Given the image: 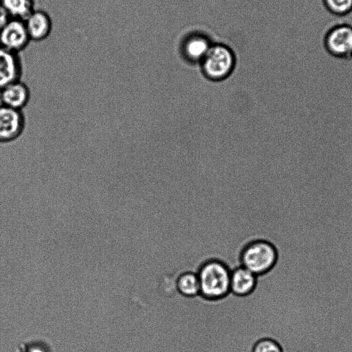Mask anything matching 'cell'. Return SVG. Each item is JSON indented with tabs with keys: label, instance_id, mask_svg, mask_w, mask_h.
Instances as JSON below:
<instances>
[{
	"label": "cell",
	"instance_id": "cell-1",
	"mask_svg": "<svg viewBox=\"0 0 352 352\" xmlns=\"http://www.w3.org/2000/svg\"><path fill=\"white\" fill-rule=\"evenodd\" d=\"M200 295L207 299H218L230 292L231 271L223 263L210 261L204 263L198 273Z\"/></svg>",
	"mask_w": 352,
	"mask_h": 352
},
{
	"label": "cell",
	"instance_id": "cell-2",
	"mask_svg": "<svg viewBox=\"0 0 352 352\" xmlns=\"http://www.w3.org/2000/svg\"><path fill=\"white\" fill-rule=\"evenodd\" d=\"M235 56L232 50L221 43L211 45L200 62L201 72L208 80L222 81L230 76L235 67Z\"/></svg>",
	"mask_w": 352,
	"mask_h": 352
},
{
	"label": "cell",
	"instance_id": "cell-3",
	"mask_svg": "<svg viewBox=\"0 0 352 352\" xmlns=\"http://www.w3.org/2000/svg\"><path fill=\"white\" fill-rule=\"evenodd\" d=\"M276 258V251L272 244L256 241L243 249L241 266L258 276L270 271L275 265Z\"/></svg>",
	"mask_w": 352,
	"mask_h": 352
},
{
	"label": "cell",
	"instance_id": "cell-4",
	"mask_svg": "<svg viewBox=\"0 0 352 352\" xmlns=\"http://www.w3.org/2000/svg\"><path fill=\"white\" fill-rule=\"evenodd\" d=\"M323 47L335 58L352 59V25L339 23L330 27L324 34Z\"/></svg>",
	"mask_w": 352,
	"mask_h": 352
},
{
	"label": "cell",
	"instance_id": "cell-5",
	"mask_svg": "<svg viewBox=\"0 0 352 352\" xmlns=\"http://www.w3.org/2000/svg\"><path fill=\"white\" fill-rule=\"evenodd\" d=\"M30 41L24 21L10 19L0 30V46L10 52L19 54Z\"/></svg>",
	"mask_w": 352,
	"mask_h": 352
},
{
	"label": "cell",
	"instance_id": "cell-6",
	"mask_svg": "<svg viewBox=\"0 0 352 352\" xmlns=\"http://www.w3.org/2000/svg\"><path fill=\"white\" fill-rule=\"evenodd\" d=\"M24 117L21 111L0 105V142L16 139L23 132Z\"/></svg>",
	"mask_w": 352,
	"mask_h": 352
},
{
	"label": "cell",
	"instance_id": "cell-7",
	"mask_svg": "<svg viewBox=\"0 0 352 352\" xmlns=\"http://www.w3.org/2000/svg\"><path fill=\"white\" fill-rule=\"evenodd\" d=\"M22 63L19 54L0 46V91L20 80Z\"/></svg>",
	"mask_w": 352,
	"mask_h": 352
},
{
	"label": "cell",
	"instance_id": "cell-8",
	"mask_svg": "<svg viewBox=\"0 0 352 352\" xmlns=\"http://www.w3.org/2000/svg\"><path fill=\"white\" fill-rule=\"evenodd\" d=\"M29 37L33 41H42L47 38L52 30L50 15L42 10H34L25 20Z\"/></svg>",
	"mask_w": 352,
	"mask_h": 352
},
{
	"label": "cell",
	"instance_id": "cell-9",
	"mask_svg": "<svg viewBox=\"0 0 352 352\" xmlns=\"http://www.w3.org/2000/svg\"><path fill=\"white\" fill-rule=\"evenodd\" d=\"M212 43L201 33H192L183 41L182 52L185 59L191 63H200Z\"/></svg>",
	"mask_w": 352,
	"mask_h": 352
},
{
	"label": "cell",
	"instance_id": "cell-10",
	"mask_svg": "<svg viewBox=\"0 0 352 352\" xmlns=\"http://www.w3.org/2000/svg\"><path fill=\"white\" fill-rule=\"evenodd\" d=\"M30 94L28 86L20 80L0 91L1 104L21 111L28 102Z\"/></svg>",
	"mask_w": 352,
	"mask_h": 352
},
{
	"label": "cell",
	"instance_id": "cell-11",
	"mask_svg": "<svg viewBox=\"0 0 352 352\" xmlns=\"http://www.w3.org/2000/svg\"><path fill=\"white\" fill-rule=\"evenodd\" d=\"M256 275L243 266L231 272L230 292L237 296L249 294L254 289Z\"/></svg>",
	"mask_w": 352,
	"mask_h": 352
},
{
	"label": "cell",
	"instance_id": "cell-12",
	"mask_svg": "<svg viewBox=\"0 0 352 352\" xmlns=\"http://www.w3.org/2000/svg\"><path fill=\"white\" fill-rule=\"evenodd\" d=\"M11 19L24 21L35 9L34 0H0Z\"/></svg>",
	"mask_w": 352,
	"mask_h": 352
},
{
	"label": "cell",
	"instance_id": "cell-13",
	"mask_svg": "<svg viewBox=\"0 0 352 352\" xmlns=\"http://www.w3.org/2000/svg\"><path fill=\"white\" fill-rule=\"evenodd\" d=\"M178 292L185 296H195L200 294V285L198 275L193 272H186L177 279Z\"/></svg>",
	"mask_w": 352,
	"mask_h": 352
},
{
	"label": "cell",
	"instance_id": "cell-14",
	"mask_svg": "<svg viewBox=\"0 0 352 352\" xmlns=\"http://www.w3.org/2000/svg\"><path fill=\"white\" fill-rule=\"evenodd\" d=\"M326 10L336 16H344L352 12V0H322Z\"/></svg>",
	"mask_w": 352,
	"mask_h": 352
},
{
	"label": "cell",
	"instance_id": "cell-15",
	"mask_svg": "<svg viewBox=\"0 0 352 352\" xmlns=\"http://www.w3.org/2000/svg\"><path fill=\"white\" fill-rule=\"evenodd\" d=\"M18 352H52V346L45 341L34 340L19 345Z\"/></svg>",
	"mask_w": 352,
	"mask_h": 352
},
{
	"label": "cell",
	"instance_id": "cell-16",
	"mask_svg": "<svg viewBox=\"0 0 352 352\" xmlns=\"http://www.w3.org/2000/svg\"><path fill=\"white\" fill-rule=\"evenodd\" d=\"M253 352H283L281 346L276 341L265 338L257 342L254 348Z\"/></svg>",
	"mask_w": 352,
	"mask_h": 352
},
{
	"label": "cell",
	"instance_id": "cell-17",
	"mask_svg": "<svg viewBox=\"0 0 352 352\" xmlns=\"http://www.w3.org/2000/svg\"><path fill=\"white\" fill-rule=\"evenodd\" d=\"M10 16L0 1V30L9 21Z\"/></svg>",
	"mask_w": 352,
	"mask_h": 352
},
{
	"label": "cell",
	"instance_id": "cell-18",
	"mask_svg": "<svg viewBox=\"0 0 352 352\" xmlns=\"http://www.w3.org/2000/svg\"><path fill=\"white\" fill-rule=\"evenodd\" d=\"M165 311H166V310H165ZM164 312H163V313H164ZM163 313H162V314H163ZM162 314H161V315H162ZM161 315H160V316H161ZM151 325H152V324H151ZM151 326H150V327H151ZM149 327H148V328H149ZM147 329H146V330H147ZM145 331H144V332H145Z\"/></svg>",
	"mask_w": 352,
	"mask_h": 352
},
{
	"label": "cell",
	"instance_id": "cell-19",
	"mask_svg": "<svg viewBox=\"0 0 352 352\" xmlns=\"http://www.w3.org/2000/svg\"><path fill=\"white\" fill-rule=\"evenodd\" d=\"M18 352V351H17Z\"/></svg>",
	"mask_w": 352,
	"mask_h": 352
}]
</instances>
